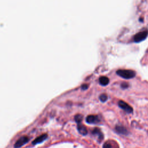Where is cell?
<instances>
[{"label": "cell", "mask_w": 148, "mask_h": 148, "mask_svg": "<svg viewBox=\"0 0 148 148\" xmlns=\"http://www.w3.org/2000/svg\"><path fill=\"white\" fill-rule=\"evenodd\" d=\"M116 74L120 77L126 79L133 78L135 76V72L130 69H119L116 71Z\"/></svg>", "instance_id": "1"}, {"label": "cell", "mask_w": 148, "mask_h": 148, "mask_svg": "<svg viewBox=\"0 0 148 148\" xmlns=\"http://www.w3.org/2000/svg\"><path fill=\"white\" fill-rule=\"evenodd\" d=\"M148 35L147 31H144L139 32L137 34H135L134 37V40L135 42H140L144 41Z\"/></svg>", "instance_id": "2"}, {"label": "cell", "mask_w": 148, "mask_h": 148, "mask_svg": "<svg viewBox=\"0 0 148 148\" xmlns=\"http://www.w3.org/2000/svg\"><path fill=\"white\" fill-rule=\"evenodd\" d=\"M118 105L120 108H121L122 109H123L125 112L128 113V114H131L133 112L132 108L127 104L126 102L123 101H119Z\"/></svg>", "instance_id": "3"}, {"label": "cell", "mask_w": 148, "mask_h": 148, "mask_svg": "<svg viewBox=\"0 0 148 148\" xmlns=\"http://www.w3.org/2000/svg\"><path fill=\"white\" fill-rule=\"evenodd\" d=\"M29 141V138L27 137L23 136L21 137L20 138H19L16 142L15 144V148H19L22 146H23L24 145L27 144V142Z\"/></svg>", "instance_id": "4"}, {"label": "cell", "mask_w": 148, "mask_h": 148, "mask_svg": "<svg viewBox=\"0 0 148 148\" xmlns=\"http://www.w3.org/2000/svg\"><path fill=\"white\" fill-rule=\"evenodd\" d=\"M86 122L89 124H97L100 122V117L97 115H89L86 117Z\"/></svg>", "instance_id": "5"}, {"label": "cell", "mask_w": 148, "mask_h": 148, "mask_svg": "<svg viewBox=\"0 0 148 148\" xmlns=\"http://www.w3.org/2000/svg\"><path fill=\"white\" fill-rule=\"evenodd\" d=\"M92 134L94 135H96V136L98 137V141L99 142H101L103 140L104 135L98 128H95L92 131Z\"/></svg>", "instance_id": "6"}, {"label": "cell", "mask_w": 148, "mask_h": 148, "mask_svg": "<svg viewBox=\"0 0 148 148\" xmlns=\"http://www.w3.org/2000/svg\"><path fill=\"white\" fill-rule=\"evenodd\" d=\"M115 130H116L117 133L119 134L127 135L129 134V132L128 131L126 128L124 127V126H121V125H120H120L119 126H116V127H115Z\"/></svg>", "instance_id": "7"}, {"label": "cell", "mask_w": 148, "mask_h": 148, "mask_svg": "<svg viewBox=\"0 0 148 148\" xmlns=\"http://www.w3.org/2000/svg\"><path fill=\"white\" fill-rule=\"evenodd\" d=\"M47 138V135L46 134H44L41 135H40L38 137H37L36 139H35L33 141H32V145H37L38 144H41V143L43 142Z\"/></svg>", "instance_id": "8"}, {"label": "cell", "mask_w": 148, "mask_h": 148, "mask_svg": "<svg viewBox=\"0 0 148 148\" xmlns=\"http://www.w3.org/2000/svg\"><path fill=\"white\" fill-rule=\"evenodd\" d=\"M77 130H78L79 132L81 134L83 135H86L87 134V130L86 129V127H85L84 125L78 124L77 127Z\"/></svg>", "instance_id": "9"}, {"label": "cell", "mask_w": 148, "mask_h": 148, "mask_svg": "<svg viewBox=\"0 0 148 148\" xmlns=\"http://www.w3.org/2000/svg\"><path fill=\"white\" fill-rule=\"evenodd\" d=\"M99 82L100 83L102 86H106L109 83V80L106 76H101L99 79Z\"/></svg>", "instance_id": "10"}, {"label": "cell", "mask_w": 148, "mask_h": 148, "mask_svg": "<svg viewBox=\"0 0 148 148\" xmlns=\"http://www.w3.org/2000/svg\"><path fill=\"white\" fill-rule=\"evenodd\" d=\"M83 120V115L81 114H76L75 116V120L76 123L79 124Z\"/></svg>", "instance_id": "11"}, {"label": "cell", "mask_w": 148, "mask_h": 148, "mask_svg": "<svg viewBox=\"0 0 148 148\" xmlns=\"http://www.w3.org/2000/svg\"><path fill=\"white\" fill-rule=\"evenodd\" d=\"M100 101H102V102H105L108 100L107 95L105 94H101L100 96Z\"/></svg>", "instance_id": "12"}, {"label": "cell", "mask_w": 148, "mask_h": 148, "mask_svg": "<svg viewBox=\"0 0 148 148\" xmlns=\"http://www.w3.org/2000/svg\"><path fill=\"white\" fill-rule=\"evenodd\" d=\"M102 148H112V145L109 142H107L103 145Z\"/></svg>", "instance_id": "13"}, {"label": "cell", "mask_w": 148, "mask_h": 148, "mask_svg": "<svg viewBox=\"0 0 148 148\" xmlns=\"http://www.w3.org/2000/svg\"><path fill=\"white\" fill-rule=\"evenodd\" d=\"M121 87L122 89H127L129 87V84L127 83H123L121 84Z\"/></svg>", "instance_id": "14"}, {"label": "cell", "mask_w": 148, "mask_h": 148, "mask_svg": "<svg viewBox=\"0 0 148 148\" xmlns=\"http://www.w3.org/2000/svg\"><path fill=\"white\" fill-rule=\"evenodd\" d=\"M87 87H88V85L86 84H83L82 85V89L85 90V89H87Z\"/></svg>", "instance_id": "15"}]
</instances>
